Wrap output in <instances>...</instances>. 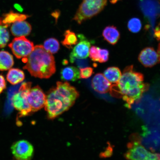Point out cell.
Returning a JSON list of instances; mask_svg holds the SVG:
<instances>
[{"label": "cell", "instance_id": "cell-1", "mask_svg": "<svg viewBox=\"0 0 160 160\" xmlns=\"http://www.w3.org/2000/svg\"><path fill=\"white\" fill-rule=\"evenodd\" d=\"M149 87V84L144 82L142 74L135 72L131 65L124 69L118 82L112 84L109 93L112 97L122 98L126 107L130 108L133 104L139 102Z\"/></svg>", "mask_w": 160, "mask_h": 160}, {"label": "cell", "instance_id": "cell-2", "mask_svg": "<svg viewBox=\"0 0 160 160\" xmlns=\"http://www.w3.org/2000/svg\"><path fill=\"white\" fill-rule=\"evenodd\" d=\"M22 61L26 63L23 69L35 78H49L56 71L54 57L42 45L35 46L30 54L22 58Z\"/></svg>", "mask_w": 160, "mask_h": 160}, {"label": "cell", "instance_id": "cell-3", "mask_svg": "<svg viewBox=\"0 0 160 160\" xmlns=\"http://www.w3.org/2000/svg\"><path fill=\"white\" fill-rule=\"evenodd\" d=\"M74 99L64 92L55 88L50 90L47 96L45 106L48 118L52 119L61 115L72 106Z\"/></svg>", "mask_w": 160, "mask_h": 160}, {"label": "cell", "instance_id": "cell-4", "mask_svg": "<svg viewBox=\"0 0 160 160\" xmlns=\"http://www.w3.org/2000/svg\"><path fill=\"white\" fill-rule=\"evenodd\" d=\"M107 0H83L73 20L81 24L99 14L107 5Z\"/></svg>", "mask_w": 160, "mask_h": 160}, {"label": "cell", "instance_id": "cell-5", "mask_svg": "<svg viewBox=\"0 0 160 160\" xmlns=\"http://www.w3.org/2000/svg\"><path fill=\"white\" fill-rule=\"evenodd\" d=\"M127 147L128 151L124 155L127 159L160 160L159 154L151 152L141 145V139L137 134L131 136Z\"/></svg>", "mask_w": 160, "mask_h": 160}, {"label": "cell", "instance_id": "cell-6", "mask_svg": "<svg viewBox=\"0 0 160 160\" xmlns=\"http://www.w3.org/2000/svg\"><path fill=\"white\" fill-rule=\"evenodd\" d=\"M31 85L32 83L30 82H24L22 83L17 92L12 98V104L19 111L20 118L29 115L32 112L27 98Z\"/></svg>", "mask_w": 160, "mask_h": 160}, {"label": "cell", "instance_id": "cell-7", "mask_svg": "<svg viewBox=\"0 0 160 160\" xmlns=\"http://www.w3.org/2000/svg\"><path fill=\"white\" fill-rule=\"evenodd\" d=\"M8 46L18 59L27 57L34 49L32 42L24 36L16 37Z\"/></svg>", "mask_w": 160, "mask_h": 160}, {"label": "cell", "instance_id": "cell-8", "mask_svg": "<svg viewBox=\"0 0 160 160\" xmlns=\"http://www.w3.org/2000/svg\"><path fill=\"white\" fill-rule=\"evenodd\" d=\"M15 158L19 160H28L33 157L34 149L32 145L26 140H20L14 143L11 147Z\"/></svg>", "mask_w": 160, "mask_h": 160}, {"label": "cell", "instance_id": "cell-9", "mask_svg": "<svg viewBox=\"0 0 160 160\" xmlns=\"http://www.w3.org/2000/svg\"><path fill=\"white\" fill-rule=\"evenodd\" d=\"M27 98L28 102L33 112L39 111L45 107L47 96L38 86L30 89Z\"/></svg>", "mask_w": 160, "mask_h": 160}, {"label": "cell", "instance_id": "cell-10", "mask_svg": "<svg viewBox=\"0 0 160 160\" xmlns=\"http://www.w3.org/2000/svg\"><path fill=\"white\" fill-rule=\"evenodd\" d=\"M79 42L74 47L70 55L79 59H85L88 57L91 47V42L82 34L78 36Z\"/></svg>", "mask_w": 160, "mask_h": 160}, {"label": "cell", "instance_id": "cell-11", "mask_svg": "<svg viewBox=\"0 0 160 160\" xmlns=\"http://www.w3.org/2000/svg\"><path fill=\"white\" fill-rule=\"evenodd\" d=\"M138 60L142 65L147 68H151L159 62L158 56L155 50L152 47L145 48L141 51Z\"/></svg>", "mask_w": 160, "mask_h": 160}, {"label": "cell", "instance_id": "cell-12", "mask_svg": "<svg viewBox=\"0 0 160 160\" xmlns=\"http://www.w3.org/2000/svg\"><path fill=\"white\" fill-rule=\"evenodd\" d=\"M92 86L97 92L105 94L110 92L112 84L106 79L102 74L98 73L95 75L92 79Z\"/></svg>", "mask_w": 160, "mask_h": 160}, {"label": "cell", "instance_id": "cell-13", "mask_svg": "<svg viewBox=\"0 0 160 160\" xmlns=\"http://www.w3.org/2000/svg\"><path fill=\"white\" fill-rule=\"evenodd\" d=\"M11 32L16 37H26L30 34L32 27L29 23L25 21L15 22L11 28Z\"/></svg>", "mask_w": 160, "mask_h": 160}, {"label": "cell", "instance_id": "cell-14", "mask_svg": "<svg viewBox=\"0 0 160 160\" xmlns=\"http://www.w3.org/2000/svg\"><path fill=\"white\" fill-rule=\"evenodd\" d=\"M142 11L147 15L160 13V2L158 0H139Z\"/></svg>", "mask_w": 160, "mask_h": 160}, {"label": "cell", "instance_id": "cell-15", "mask_svg": "<svg viewBox=\"0 0 160 160\" xmlns=\"http://www.w3.org/2000/svg\"><path fill=\"white\" fill-rule=\"evenodd\" d=\"M60 75L61 79L64 81L74 82L80 79L78 69L73 66H69L62 69Z\"/></svg>", "mask_w": 160, "mask_h": 160}, {"label": "cell", "instance_id": "cell-16", "mask_svg": "<svg viewBox=\"0 0 160 160\" xmlns=\"http://www.w3.org/2000/svg\"><path fill=\"white\" fill-rule=\"evenodd\" d=\"M102 35L104 39L112 45L117 44L120 37V34L117 27L109 26L103 30Z\"/></svg>", "mask_w": 160, "mask_h": 160}, {"label": "cell", "instance_id": "cell-17", "mask_svg": "<svg viewBox=\"0 0 160 160\" xmlns=\"http://www.w3.org/2000/svg\"><path fill=\"white\" fill-rule=\"evenodd\" d=\"M25 78L24 73L22 70L17 68L10 69L7 76V81L13 85L22 82Z\"/></svg>", "mask_w": 160, "mask_h": 160}, {"label": "cell", "instance_id": "cell-18", "mask_svg": "<svg viewBox=\"0 0 160 160\" xmlns=\"http://www.w3.org/2000/svg\"><path fill=\"white\" fill-rule=\"evenodd\" d=\"M103 75L112 84H117L121 78L122 73L118 68L110 67L104 72Z\"/></svg>", "mask_w": 160, "mask_h": 160}, {"label": "cell", "instance_id": "cell-19", "mask_svg": "<svg viewBox=\"0 0 160 160\" xmlns=\"http://www.w3.org/2000/svg\"><path fill=\"white\" fill-rule=\"evenodd\" d=\"M12 55L8 52L0 51V71H6L10 69L14 65Z\"/></svg>", "mask_w": 160, "mask_h": 160}, {"label": "cell", "instance_id": "cell-20", "mask_svg": "<svg viewBox=\"0 0 160 160\" xmlns=\"http://www.w3.org/2000/svg\"><path fill=\"white\" fill-rule=\"evenodd\" d=\"M30 17V16L28 15L16 13L13 11H11L9 13L4 14L3 18H2V22L4 24L9 25L11 24L14 23L15 22L25 21Z\"/></svg>", "mask_w": 160, "mask_h": 160}, {"label": "cell", "instance_id": "cell-21", "mask_svg": "<svg viewBox=\"0 0 160 160\" xmlns=\"http://www.w3.org/2000/svg\"><path fill=\"white\" fill-rule=\"evenodd\" d=\"M64 39L61 42L62 44L69 49L72 48L73 46L77 44L78 39L77 35L71 30L66 31L64 34Z\"/></svg>", "mask_w": 160, "mask_h": 160}, {"label": "cell", "instance_id": "cell-22", "mask_svg": "<svg viewBox=\"0 0 160 160\" xmlns=\"http://www.w3.org/2000/svg\"><path fill=\"white\" fill-rule=\"evenodd\" d=\"M9 25L2 22V18H0V49L4 48L9 40V33L7 28Z\"/></svg>", "mask_w": 160, "mask_h": 160}, {"label": "cell", "instance_id": "cell-23", "mask_svg": "<svg viewBox=\"0 0 160 160\" xmlns=\"http://www.w3.org/2000/svg\"><path fill=\"white\" fill-rule=\"evenodd\" d=\"M43 45L44 48L52 54L57 53L60 49L59 42L55 38H50L45 40Z\"/></svg>", "mask_w": 160, "mask_h": 160}, {"label": "cell", "instance_id": "cell-24", "mask_svg": "<svg viewBox=\"0 0 160 160\" xmlns=\"http://www.w3.org/2000/svg\"><path fill=\"white\" fill-rule=\"evenodd\" d=\"M142 27L141 20L138 18H132L128 22V28L131 32L134 33L139 32L141 31Z\"/></svg>", "mask_w": 160, "mask_h": 160}, {"label": "cell", "instance_id": "cell-25", "mask_svg": "<svg viewBox=\"0 0 160 160\" xmlns=\"http://www.w3.org/2000/svg\"><path fill=\"white\" fill-rule=\"evenodd\" d=\"M100 48L93 46L90 48L89 52V57L93 62L101 61V55L100 53Z\"/></svg>", "mask_w": 160, "mask_h": 160}, {"label": "cell", "instance_id": "cell-26", "mask_svg": "<svg viewBox=\"0 0 160 160\" xmlns=\"http://www.w3.org/2000/svg\"><path fill=\"white\" fill-rule=\"evenodd\" d=\"M70 61L72 63H75L79 68L88 67L89 61L85 59H79L70 55Z\"/></svg>", "mask_w": 160, "mask_h": 160}, {"label": "cell", "instance_id": "cell-27", "mask_svg": "<svg viewBox=\"0 0 160 160\" xmlns=\"http://www.w3.org/2000/svg\"><path fill=\"white\" fill-rule=\"evenodd\" d=\"M80 78L87 79L91 77L93 73L92 68L87 67L80 68Z\"/></svg>", "mask_w": 160, "mask_h": 160}, {"label": "cell", "instance_id": "cell-28", "mask_svg": "<svg viewBox=\"0 0 160 160\" xmlns=\"http://www.w3.org/2000/svg\"><path fill=\"white\" fill-rule=\"evenodd\" d=\"M101 61L100 63H103L108 61L109 58V52L107 49L100 48Z\"/></svg>", "mask_w": 160, "mask_h": 160}, {"label": "cell", "instance_id": "cell-29", "mask_svg": "<svg viewBox=\"0 0 160 160\" xmlns=\"http://www.w3.org/2000/svg\"><path fill=\"white\" fill-rule=\"evenodd\" d=\"M7 87V84L4 77L0 75V94L4 91Z\"/></svg>", "mask_w": 160, "mask_h": 160}, {"label": "cell", "instance_id": "cell-30", "mask_svg": "<svg viewBox=\"0 0 160 160\" xmlns=\"http://www.w3.org/2000/svg\"><path fill=\"white\" fill-rule=\"evenodd\" d=\"M60 15L59 12L56 11L55 12L52 13V15L55 18L56 21H57L58 18H59Z\"/></svg>", "mask_w": 160, "mask_h": 160}, {"label": "cell", "instance_id": "cell-31", "mask_svg": "<svg viewBox=\"0 0 160 160\" xmlns=\"http://www.w3.org/2000/svg\"><path fill=\"white\" fill-rule=\"evenodd\" d=\"M157 53L158 56L159 61L160 62V43L158 45V47Z\"/></svg>", "mask_w": 160, "mask_h": 160}, {"label": "cell", "instance_id": "cell-32", "mask_svg": "<svg viewBox=\"0 0 160 160\" xmlns=\"http://www.w3.org/2000/svg\"><path fill=\"white\" fill-rule=\"evenodd\" d=\"M118 1L119 0H111V2L112 3H115Z\"/></svg>", "mask_w": 160, "mask_h": 160}, {"label": "cell", "instance_id": "cell-33", "mask_svg": "<svg viewBox=\"0 0 160 160\" xmlns=\"http://www.w3.org/2000/svg\"><path fill=\"white\" fill-rule=\"evenodd\" d=\"M64 61V62L63 61V63H64L65 65L67 64H67L68 63V61H66V60H65Z\"/></svg>", "mask_w": 160, "mask_h": 160}, {"label": "cell", "instance_id": "cell-34", "mask_svg": "<svg viewBox=\"0 0 160 160\" xmlns=\"http://www.w3.org/2000/svg\"><path fill=\"white\" fill-rule=\"evenodd\" d=\"M159 1H160V0H159Z\"/></svg>", "mask_w": 160, "mask_h": 160}, {"label": "cell", "instance_id": "cell-35", "mask_svg": "<svg viewBox=\"0 0 160 160\" xmlns=\"http://www.w3.org/2000/svg\"><path fill=\"white\" fill-rule=\"evenodd\" d=\"M60 1H61V0H60Z\"/></svg>", "mask_w": 160, "mask_h": 160}]
</instances>
